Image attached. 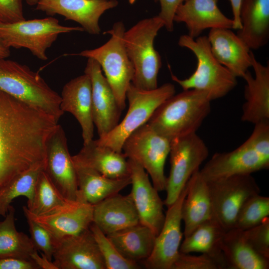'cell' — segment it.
Instances as JSON below:
<instances>
[{"label":"cell","instance_id":"cell-1","mask_svg":"<svg viewBox=\"0 0 269 269\" xmlns=\"http://www.w3.org/2000/svg\"><path fill=\"white\" fill-rule=\"evenodd\" d=\"M59 125L41 109L0 90V188L45 162L47 143Z\"/></svg>","mask_w":269,"mask_h":269},{"label":"cell","instance_id":"cell-2","mask_svg":"<svg viewBox=\"0 0 269 269\" xmlns=\"http://www.w3.org/2000/svg\"><path fill=\"white\" fill-rule=\"evenodd\" d=\"M211 101L205 91L183 90L165 100L147 123L170 140L196 133L211 111Z\"/></svg>","mask_w":269,"mask_h":269},{"label":"cell","instance_id":"cell-3","mask_svg":"<svg viewBox=\"0 0 269 269\" xmlns=\"http://www.w3.org/2000/svg\"><path fill=\"white\" fill-rule=\"evenodd\" d=\"M178 44L192 52L197 61L196 70L187 78L179 79L170 71L171 79L183 90L205 91L212 101L224 97L236 86L237 77L215 58L207 36L194 38L183 34L180 36Z\"/></svg>","mask_w":269,"mask_h":269},{"label":"cell","instance_id":"cell-4","mask_svg":"<svg viewBox=\"0 0 269 269\" xmlns=\"http://www.w3.org/2000/svg\"><path fill=\"white\" fill-rule=\"evenodd\" d=\"M163 27V21L156 15L139 21L124 33V45L134 69L131 83L137 88L150 90L158 87L157 76L162 64L154 40Z\"/></svg>","mask_w":269,"mask_h":269},{"label":"cell","instance_id":"cell-5","mask_svg":"<svg viewBox=\"0 0 269 269\" xmlns=\"http://www.w3.org/2000/svg\"><path fill=\"white\" fill-rule=\"evenodd\" d=\"M0 90L41 109L58 122L64 112L61 96L27 65L0 58Z\"/></svg>","mask_w":269,"mask_h":269},{"label":"cell","instance_id":"cell-6","mask_svg":"<svg viewBox=\"0 0 269 269\" xmlns=\"http://www.w3.org/2000/svg\"><path fill=\"white\" fill-rule=\"evenodd\" d=\"M175 93V86L170 83L150 90L137 88L131 83L126 93L129 108L125 117L113 130L96 141L116 151L122 152L126 138L146 123L159 106Z\"/></svg>","mask_w":269,"mask_h":269},{"label":"cell","instance_id":"cell-7","mask_svg":"<svg viewBox=\"0 0 269 269\" xmlns=\"http://www.w3.org/2000/svg\"><path fill=\"white\" fill-rule=\"evenodd\" d=\"M125 31L124 23L116 22L111 29L104 32L111 36L105 44L93 49L73 54L92 58L99 64L123 111L126 108L127 91L134 74L133 65L124 45Z\"/></svg>","mask_w":269,"mask_h":269},{"label":"cell","instance_id":"cell-8","mask_svg":"<svg viewBox=\"0 0 269 269\" xmlns=\"http://www.w3.org/2000/svg\"><path fill=\"white\" fill-rule=\"evenodd\" d=\"M76 31L84 29L80 26L61 25L59 20L52 16L0 23V37L7 47L26 48L41 60L48 59L46 51L59 35Z\"/></svg>","mask_w":269,"mask_h":269},{"label":"cell","instance_id":"cell-9","mask_svg":"<svg viewBox=\"0 0 269 269\" xmlns=\"http://www.w3.org/2000/svg\"><path fill=\"white\" fill-rule=\"evenodd\" d=\"M170 149V140L158 134L146 123L126 138L122 151L127 158L144 168L154 187L161 192L166 188L164 165Z\"/></svg>","mask_w":269,"mask_h":269},{"label":"cell","instance_id":"cell-10","mask_svg":"<svg viewBox=\"0 0 269 269\" xmlns=\"http://www.w3.org/2000/svg\"><path fill=\"white\" fill-rule=\"evenodd\" d=\"M206 181L213 218L226 232L234 228L238 213L244 203L261 192L251 174Z\"/></svg>","mask_w":269,"mask_h":269},{"label":"cell","instance_id":"cell-11","mask_svg":"<svg viewBox=\"0 0 269 269\" xmlns=\"http://www.w3.org/2000/svg\"><path fill=\"white\" fill-rule=\"evenodd\" d=\"M170 169L166 178V196L163 203L168 207L177 199L192 174L207 158L209 149L196 133L170 140Z\"/></svg>","mask_w":269,"mask_h":269},{"label":"cell","instance_id":"cell-12","mask_svg":"<svg viewBox=\"0 0 269 269\" xmlns=\"http://www.w3.org/2000/svg\"><path fill=\"white\" fill-rule=\"evenodd\" d=\"M52 259L57 269H106L90 228L54 240Z\"/></svg>","mask_w":269,"mask_h":269},{"label":"cell","instance_id":"cell-13","mask_svg":"<svg viewBox=\"0 0 269 269\" xmlns=\"http://www.w3.org/2000/svg\"><path fill=\"white\" fill-rule=\"evenodd\" d=\"M188 191V182L165 214L163 225L156 236L150 256L143 264L148 269H171L179 254L183 234L181 230V208Z\"/></svg>","mask_w":269,"mask_h":269},{"label":"cell","instance_id":"cell-14","mask_svg":"<svg viewBox=\"0 0 269 269\" xmlns=\"http://www.w3.org/2000/svg\"><path fill=\"white\" fill-rule=\"evenodd\" d=\"M43 170L65 199L77 200L76 170L69 152L65 133L60 125L47 143Z\"/></svg>","mask_w":269,"mask_h":269},{"label":"cell","instance_id":"cell-15","mask_svg":"<svg viewBox=\"0 0 269 269\" xmlns=\"http://www.w3.org/2000/svg\"><path fill=\"white\" fill-rule=\"evenodd\" d=\"M22 209L24 214L45 228L54 240L79 234L93 222V205L78 200H67L38 215L30 214L26 206Z\"/></svg>","mask_w":269,"mask_h":269},{"label":"cell","instance_id":"cell-16","mask_svg":"<svg viewBox=\"0 0 269 269\" xmlns=\"http://www.w3.org/2000/svg\"><path fill=\"white\" fill-rule=\"evenodd\" d=\"M84 73L91 80L93 120L99 137H101L118 125L123 110L96 61L88 58Z\"/></svg>","mask_w":269,"mask_h":269},{"label":"cell","instance_id":"cell-17","mask_svg":"<svg viewBox=\"0 0 269 269\" xmlns=\"http://www.w3.org/2000/svg\"><path fill=\"white\" fill-rule=\"evenodd\" d=\"M132 190L130 192L139 223L149 228L157 236L164 223V203L150 182L148 174L135 161L128 158Z\"/></svg>","mask_w":269,"mask_h":269},{"label":"cell","instance_id":"cell-18","mask_svg":"<svg viewBox=\"0 0 269 269\" xmlns=\"http://www.w3.org/2000/svg\"><path fill=\"white\" fill-rule=\"evenodd\" d=\"M269 167V158L258 153L245 141L231 151L214 154L200 172L206 181H210Z\"/></svg>","mask_w":269,"mask_h":269},{"label":"cell","instance_id":"cell-19","mask_svg":"<svg viewBox=\"0 0 269 269\" xmlns=\"http://www.w3.org/2000/svg\"><path fill=\"white\" fill-rule=\"evenodd\" d=\"M118 3L117 0H38L35 9L49 16L62 15L78 23L88 33L97 35L101 32V16Z\"/></svg>","mask_w":269,"mask_h":269},{"label":"cell","instance_id":"cell-20","mask_svg":"<svg viewBox=\"0 0 269 269\" xmlns=\"http://www.w3.org/2000/svg\"><path fill=\"white\" fill-rule=\"evenodd\" d=\"M251 63L255 76L248 70L242 77L246 84L241 120L255 125L269 121V65L258 61L252 51Z\"/></svg>","mask_w":269,"mask_h":269},{"label":"cell","instance_id":"cell-21","mask_svg":"<svg viewBox=\"0 0 269 269\" xmlns=\"http://www.w3.org/2000/svg\"><path fill=\"white\" fill-rule=\"evenodd\" d=\"M232 29L211 28L207 37L217 60L235 77L242 78L252 66V50Z\"/></svg>","mask_w":269,"mask_h":269},{"label":"cell","instance_id":"cell-22","mask_svg":"<svg viewBox=\"0 0 269 269\" xmlns=\"http://www.w3.org/2000/svg\"><path fill=\"white\" fill-rule=\"evenodd\" d=\"M60 108L71 113L82 129L83 144L93 139L94 124L92 110V86L85 73L67 83L61 92Z\"/></svg>","mask_w":269,"mask_h":269},{"label":"cell","instance_id":"cell-23","mask_svg":"<svg viewBox=\"0 0 269 269\" xmlns=\"http://www.w3.org/2000/svg\"><path fill=\"white\" fill-rule=\"evenodd\" d=\"M218 0H185L176 10L173 21L183 22L190 37L195 38L208 28L233 29L232 19L218 6Z\"/></svg>","mask_w":269,"mask_h":269},{"label":"cell","instance_id":"cell-24","mask_svg":"<svg viewBox=\"0 0 269 269\" xmlns=\"http://www.w3.org/2000/svg\"><path fill=\"white\" fill-rule=\"evenodd\" d=\"M93 223L106 235L139 223L130 193H119L93 205Z\"/></svg>","mask_w":269,"mask_h":269},{"label":"cell","instance_id":"cell-25","mask_svg":"<svg viewBox=\"0 0 269 269\" xmlns=\"http://www.w3.org/2000/svg\"><path fill=\"white\" fill-rule=\"evenodd\" d=\"M72 159L73 163L91 168L111 178L130 176L128 158L124 154L100 145L96 140L83 144Z\"/></svg>","mask_w":269,"mask_h":269},{"label":"cell","instance_id":"cell-26","mask_svg":"<svg viewBox=\"0 0 269 269\" xmlns=\"http://www.w3.org/2000/svg\"><path fill=\"white\" fill-rule=\"evenodd\" d=\"M242 28L237 34L252 50L265 46L269 40V0H242Z\"/></svg>","mask_w":269,"mask_h":269},{"label":"cell","instance_id":"cell-27","mask_svg":"<svg viewBox=\"0 0 269 269\" xmlns=\"http://www.w3.org/2000/svg\"><path fill=\"white\" fill-rule=\"evenodd\" d=\"M181 216L184 223V237L201 223L213 218L207 182L199 169L188 181V191L182 205Z\"/></svg>","mask_w":269,"mask_h":269},{"label":"cell","instance_id":"cell-28","mask_svg":"<svg viewBox=\"0 0 269 269\" xmlns=\"http://www.w3.org/2000/svg\"><path fill=\"white\" fill-rule=\"evenodd\" d=\"M73 163L77 180V200L94 205L131 184L130 176L111 178L91 168Z\"/></svg>","mask_w":269,"mask_h":269},{"label":"cell","instance_id":"cell-29","mask_svg":"<svg viewBox=\"0 0 269 269\" xmlns=\"http://www.w3.org/2000/svg\"><path fill=\"white\" fill-rule=\"evenodd\" d=\"M107 236L122 256L137 263H143L150 256L156 237L140 223Z\"/></svg>","mask_w":269,"mask_h":269},{"label":"cell","instance_id":"cell-30","mask_svg":"<svg viewBox=\"0 0 269 269\" xmlns=\"http://www.w3.org/2000/svg\"><path fill=\"white\" fill-rule=\"evenodd\" d=\"M221 249L228 269H269V259L258 253L252 247L243 231L232 229L225 232Z\"/></svg>","mask_w":269,"mask_h":269},{"label":"cell","instance_id":"cell-31","mask_svg":"<svg viewBox=\"0 0 269 269\" xmlns=\"http://www.w3.org/2000/svg\"><path fill=\"white\" fill-rule=\"evenodd\" d=\"M225 232L214 218L206 221L198 226L188 236L184 237L180 245L179 252L185 254L196 252L207 254L227 265L221 249L222 239Z\"/></svg>","mask_w":269,"mask_h":269},{"label":"cell","instance_id":"cell-32","mask_svg":"<svg viewBox=\"0 0 269 269\" xmlns=\"http://www.w3.org/2000/svg\"><path fill=\"white\" fill-rule=\"evenodd\" d=\"M14 214L15 209L10 205L5 219L0 222V259L14 257L32 260L31 255L36 250L30 238L17 231Z\"/></svg>","mask_w":269,"mask_h":269},{"label":"cell","instance_id":"cell-33","mask_svg":"<svg viewBox=\"0 0 269 269\" xmlns=\"http://www.w3.org/2000/svg\"><path fill=\"white\" fill-rule=\"evenodd\" d=\"M44 162L38 163L12 179L0 188V215L6 216L10 203L16 198L24 196L27 199V206L32 203L35 185Z\"/></svg>","mask_w":269,"mask_h":269},{"label":"cell","instance_id":"cell-34","mask_svg":"<svg viewBox=\"0 0 269 269\" xmlns=\"http://www.w3.org/2000/svg\"><path fill=\"white\" fill-rule=\"evenodd\" d=\"M67 200L42 170L35 185L32 203L26 208L30 214L38 215L64 204Z\"/></svg>","mask_w":269,"mask_h":269},{"label":"cell","instance_id":"cell-35","mask_svg":"<svg viewBox=\"0 0 269 269\" xmlns=\"http://www.w3.org/2000/svg\"><path fill=\"white\" fill-rule=\"evenodd\" d=\"M269 216V198L260 194L249 198L242 206L234 228L245 231L260 224Z\"/></svg>","mask_w":269,"mask_h":269},{"label":"cell","instance_id":"cell-36","mask_svg":"<svg viewBox=\"0 0 269 269\" xmlns=\"http://www.w3.org/2000/svg\"><path fill=\"white\" fill-rule=\"evenodd\" d=\"M105 262L106 269H138V263L125 258L101 230L93 222L89 227Z\"/></svg>","mask_w":269,"mask_h":269},{"label":"cell","instance_id":"cell-37","mask_svg":"<svg viewBox=\"0 0 269 269\" xmlns=\"http://www.w3.org/2000/svg\"><path fill=\"white\" fill-rule=\"evenodd\" d=\"M224 262L207 254L194 256L189 254H179L171 269H225Z\"/></svg>","mask_w":269,"mask_h":269},{"label":"cell","instance_id":"cell-38","mask_svg":"<svg viewBox=\"0 0 269 269\" xmlns=\"http://www.w3.org/2000/svg\"><path fill=\"white\" fill-rule=\"evenodd\" d=\"M24 216L28 225L30 238L35 249L52 261L54 249V238L45 228L28 215L24 214Z\"/></svg>","mask_w":269,"mask_h":269},{"label":"cell","instance_id":"cell-39","mask_svg":"<svg viewBox=\"0 0 269 269\" xmlns=\"http://www.w3.org/2000/svg\"><path fill=\"white\" fill-rule=\"evenodd\" d=\"M243 231L252 247L258 253L269 259V217L259 225Z\"/></svg>","mask_w":269,"mask_h":269},{"label":"cell","instance_id":"cell-40","mask_svg":"<svg viewBox=\"0 0 269 269\" xmlns=\"http://www.w3.org/2000/svg\"><path fill=\"white\" fill-rule=\"evenodd\" d=\"M246 141L258 153L269 158V121L255 124L252 134Z\"/></svg>","mask_w":269,"mask_h":269},{"label":"cell","instance_id":"cell-41","mask_svg":"<svg viewBox=\"0 0 269 269\" xmlns=\"http://www.w3.org/2000/svg\"><path fill=\"white\" fill-rule=\"evenodd\" d=\"M25 19L22 0H0V23H11Z\"/></svg>","mask_w":269,"mask_h":269},{"label":"cell","instance_id":"cell-42","mask_svg":"<svg viewBox=\"0 0 269 269\" xmlns=\"http://www.w3.org/2000/svg\"><path fill=\"white\" fill-rule=\"evenodd\" d=\"M158 2L160 11L157 15L163 21L164 27L168 31L173 30V17L178 6L185 0H154Z\"/></svg>","mask_w":269,"mask_h":269},{"label":"cell","instance_id":"cell-43","mask_svg":"<svg viewBox=\"0 0 269 269\" xmlns=\"http://www.w3.org/2000/svg\"><path fill=\"white\" fill-rule=\"evenodd\" d=\"M0 269H39L32 260L8 257L0 259Z\"/></svg>","mask_w":269,"mask_h":269},{"label":"cell","instance_id":"cell-44","mask_svg":"<svg viewBox=\"0 0 269 269\" xmlns=\"http://www.w3.org/2000/svg\"><path fill=\"white\" fill-rule=\"evenodd\" d=\"M38 251H35L31 255V259L37 265L39 269H57L52 261L49 260L42 253L39 255Z\"/></svg>","mask_w":269,"mask_h":269},{"label":"cell","instance_id":"cell-45","mask_svg":"<svg viewBox=\"0 0 269 269\" xmlns=\"http://www.w3.org/2000/svg\"><path fill=\"white\" fill-rule=\"evenodd\" d=\"M231 4L233 18V29L239 30L242 28L240 20V9L242 0H228Z\"/></svg>","mask_w":269,"mask_h":269},{"label":"cell","instance_id":"cell-46","mask_svg":"<svg viewBox=\"0 0 269 269\" xmlns=\"http://www.w3.org/2000/svg\"><path fill=\"white\" fill-rule=\"evenodd\" d=\"M10 54V48L7 47L0 37V58H6Z\"/></svg>","mask_w":269,"mask_h":269},{"label":"cell","instance_id":"cell-47","mask_svg":"<svg viewBox=\"0 0 269 269\" xmlns=\"http://www.w3.org/2000/svg\"><path fill=\"white\" fill-rule=\"evenodd\" d=\"M29 5H36L38 0H24Z\"/></svg>","mask_w":269,"mask_h":269},{"label":"cell","instance_id":"cell-48","mask_svg":"<svg viewBox=\"0 0 269 269\" xmlns=\"http://www.w3.org/2000/svg\"><path fill=\"white\" fill-rule=\"evenodd\" d=\"M135 1V0H129V2L131 4L133 3Z\"/></svg>","mask_w":269,"mask_h":269}]
</instances>
